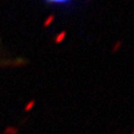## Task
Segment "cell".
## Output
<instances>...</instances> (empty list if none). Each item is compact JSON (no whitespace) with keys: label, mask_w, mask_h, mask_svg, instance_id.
I'll return each instance as SVG.
<instances>
[{"label":"cell","mask_w":134,"mask_h":134,"mask_svg":"<svg viewBox=\"0 0 134 134\" xmlns=\"http://www.w3.org/2000/svg\"><path fill=\"white\" fill-rule=\"evenodd\" d=\"M46 2L48 3H55V5H60V3H67L69 2L70 0H45Z\"/></svg>","instance_id":"cell-2"},{"label":"cell","mask_w":134,"mask_h":134,"mask_svg":"<svg viewBox=\"0 0 134 134\" xmlns=\"http://www.w3.org/2000/svg\"><path fill=\"white\" fill-rule=\"evenodd\" d=\"M54 19H55V16H54V15L49 16V17H48V19H47V21L45 23V26H49V25L54 21Z\"/></svg>","instance_id":"cell-4"},{"label":"cell","mask_w":134,"mask_h":134,"mask_svg":"<svg viewBox=\"0 0 134 134\" xmlns=\"http://www.w3.org/2000/svg\"><path fill=\"white\" fill-rule=\"evenodd\" d=\"M66 36H67V31H66V30L60 31V32L56 36V38H55V43H56V44H60V43H63V41L65 40Z\"/></svg>","instance_id":"cell-1"},{"label":"cell","mask_w":134,"mask_h":134,"mask_svg":"<svg viewBox=\"0 0 134 134\" xmlns=\"http://www.w3.org/2000/svg\"><path fill=\"white\" fill-rule=\"evenodd\" d=\"M131 134H134V131H133V132H132V133H131Z\"/></svg>","instance_id":"cell-5"},{"label":"cell","mask_w":134,"mask_h":134,"mask_svg":"<svg viewBox=\"0 0 134 134\" xmlns=\"http://www.w3.org/2000/svg\"><path fill=\"white\" fill-rule=\"evenodd\" d=\"M122 46V41H117V43H115L114 44V46H113V49H112V53L113 54H115L117 50L120 49V47Z\"/></svg>","instance_id":"cell-3"}]
</instances>
